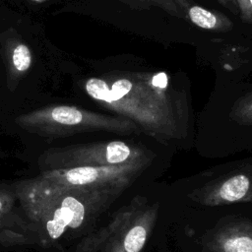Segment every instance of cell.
<instances>
[{"label": "cell", "mask_w": 252, "mask_h": 252, "mask_svg": "<svg viewBox=\"0 0 252 252\" xmlns=\"http://www.w3.org/2000/svg\"><path fill=\"white\" fill-rule=\"evenodd\" d=\"M118 192L48 183L35 177L20 183L17 194L39 236L56 240L87 226Z\"/></svg>", "instance_id": "obj_1"}, {"label": "cell", "mask_w": 252, "mask_h": 252, "mask_svg": "<svg viewBox=\"0 0 252 252\" xmlns=\"http://www.w3.org/2000/svg\"><path fill=\"white\" fill-rule=\"evenodd\" d=\"M167 78L158 73L148 79L145 75L118 78L109 86L99 78H90L86 93L105 108L131 118L153 135L174 137L177 119L166 91Z\"/></svg>", "instance_id": "obj_2"}, {"label": "cell", "mask_w": 252, "mask_h": 252, "mask_svg": "<svg viewBox=\"0 0 252 252\" xmlns=\"http://www.w3.org/2000/svg\"><path fill=\"white\" fill-rule=\"evenodd\" d=\"M15 123L24 131L44 138L67 137L83 132L138 133L139 126L121 117L93 112L74 105H47L19 115Z\"/></svg>", "instance_id": "obj_3"}, {"label": "cell", "mask_w": 252, "mask_h": 252, "mask_svg": "<svg viewBox=\"0 0 252 252\" xmlns=\"http://www.w3.org/2000/svg\"><path fill=\"white\" fill-rule=\"evenodd\" d=\"M146 158L143 150L122 141L96 142L50 148L38 158L42 171L77 166L120 165Z\"/></svg>", "instance_id": "obj_4"}, {"label": "cell", "mask_w": 252, "mask_h": 252, "mask_svg": "<svg viewBox=\"0 0 252 252\" xmlns=\"http://www.w3.org/2000/svg\"><path fill=\"white\" fill-rule=\"evenodd\" d=\"M147 159L110 166H77L44 170L37 177L55 185L120 192L146 166Z\"/></svg>", "instance_id": "obj_5"}, {"label": "cell", "mask_w": 252, "mask_h": 252, "mask_svg": "<svg viewBox=\"0 0 252 252\" xmlns=\"http://www.w3.org/2000/svg\"><path fill=\"white\" fill-rule=\"evenodd\" d=\"M0 40L6 68L7 88L14 92L32 65V52L14 29L3 32L0 34Z\"/></svg>", "instance_id": "obj_6"}, {"label": "cell", "mask_w": 252, "mask_h": 252, "mask_svg": "<svg viewBox=\"0 0 252 252\" xmlns=\"http://www.w3.org/2000/svg\"><path fill=\"white\" fill-rule=\"evenodd\" d=\"M251 189L248 175L238 173L231 175L218 185L205 191L203 202L210 206L225 205L245 199Z\"/></svg>", "instance_id": "obj_7"}, {"label": "cell", "mask_w": 252, "mask_h": 252, "mask_svg": "<svg viewBox=\"0 0 252 252\" xmlns=\"http://www.w3.org/2000/svg\"><path fill=\"white\" fill-rule=\"evenodd\" d=\"M210 245L213 252H252V224L231 223L220 229Z\"/></svg>", "instance_id": "obj_8"}, {"label": "cell", "mask_w": 252, "mask_h": 252, "mask_svg": "<svg viewBox=\"0 0 252 252\" xmlns=\"http://www.w3.org/2000/svg\"><path fill=\"white\" fill-rule=\"evenodd\" d=\"M15 200L16 197L11 192L0 190V237L3 238L2 242H4L5 238L8 239V237L11 238V242H17L16 238H20L21 242L24 241V238L13 230L14 227L21 229L31 236L33 234L38 235V231L32 222L28 223L13 211Z\"/></svg>", "instance_id": "obj_9"}, {"label": "cell", "mask_w": 252, "mask_h": 252, "mask_svg": "<svg viewBox=\"0 0 252 252\" xmlns=\"http://www.w3.org/2000/svg\"><path fill=\"white\" fill-rule=\"evenodd\" d=\"M152 220L145 218L132 221L123 236L115 237L106 252H141L148 238Z\"/></svg>", "instance_id": "obj_10"}, {"label": "cell", "mask_w": 252, "mask_h": 252, "mask_svg": "<svg viewBox=\"0 0 252 252\" xmlns=\"http://www.w3.org/2000/svg\"><path fill=\"white\" fill-rule=\"evenodd\" d=\"M187 13L193 24L206 30H223L225 28V23L227 22V19L220 20L211 11L198 5H193Z\"/></svg>", "instance_id": "obj_11"}, {"label": "cell", "mask_w": 252, "mask_h": 252, "mask_svg": "<svg viewBox=\"0 0 252 252\" xmlns=\"http://www.w3.org/2000/svg\"><path fill=\"white\" fill-rule=\"evenodd\" d=\"M138 3L143 4L144 6L148 7L151 5L158 6L161 9H163L165 12L169 13L170 15L177 16V17H183L179 12V8L176 6L173 0H136Z\"/></svg>", "instance_id": "obj_12"}, {"label": "cell", "mask_w": 252, "mask_h": 252, "mask_svg": "<svg viewBox=\"0 0 252 252\" xmlns=\"http://www.w3.org/2000/svg\"><path fill=\"white\" fill-rule=\"evenodd\" d=\"M235 116L240 118L241 121L250 123L252 122V97L245 99L240 106H237Z\"/></svg>", "instance_id": "obj_13"}, {"label": "cell", "mask_w": 252, "mask_h": 252, "mask_svg": "<svg viewBox=\"0 0 252 252\" xmlns=\"http://www.w3.org/2000/svg\"><path fill=\"white\" fill-rule=\"evenodd\" d=\"M32 1H35V2H46V1H54V0H32Z\"/></svg>", "instance_id": "obj_14"}, {"label": "cell", "mask_w": 252, "mask_h": 252, "mask_svg": "<svg viewBox=\"0 0 252 252\" xmlns=\"http://www.w3.org/2000/svg\"><path fill=\"white\" fill-rule=\"evenodd\" d=\"M249 5L252 7V0H249Z\"/></svg>", "instance_id": "obj_15"}]
</instances>
